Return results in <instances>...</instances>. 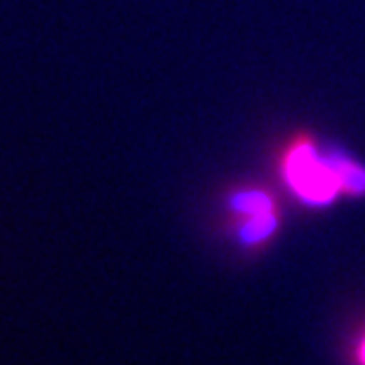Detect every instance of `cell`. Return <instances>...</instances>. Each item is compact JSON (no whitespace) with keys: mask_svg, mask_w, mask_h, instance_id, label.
Segmentation results:
<instances>
[{"mask_svg":"<svg viewBox=\"0 0 365 365\" xmlns=\"http://www.w3.org/2000/svg\"><path fill=\"white\" fill-rule=\"evenodd\" d=\"M286 178L291 187L312 205H324L341 190V178L334 168L332 156H319L312 145H299L289 154Z\"/></svg>","mask_w":365,"mask_h":365,"instance_id":"cell-1","label":"cell"},{"mask_svg":"<svg viewBox=\"0 0 365 365\" xmlns=\"http://www.w3.org/2000/svg\"><path fill=\"white\" fill-rule=\"evenodd\" d=\"M275 227V220L271 216V212H264V214H253L251 222L245 227V240H262L264 236L273 231Z\"/></svg>","mask_w":365,"mask_h":365,"instance_id":"cell-2","label":"cell"},{"mask_svg":"<svg viewBox=\"0 0 365 365\" xmlns=\"http://www.w3.org/2000/svg\"><path fill=\"white\" fill-rule=\"evenodd\" d=\"M233 207H236V210H240V212H249V214H264V212H271L269 200H267L262 194H255V192L233 196Z\"/></svg>","mask_w":365,"mask_h":365,"instance_id":"cell-3","label":"cell"},{"mask_svg":"<svg viewBox=\"0 0 365 365\" xmlns=\"http://www.w3.org/2000/svg\"><path fill=\"white\" fill-rule=\"evenodd\" d=\"M363 361H365V346H363Z\"/></svg>","mask_w":365,"mask_h":365,"instance_id":"cell-4","label":"cell"}]
</instances>
